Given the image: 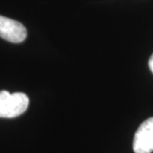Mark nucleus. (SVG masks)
Listing matches in <instances>:
<instances>
[{
	"mask_svg": "<svg viewBox=\"0 0 153 153\" xmlns=\"http://www.w3.org/2000/svg\"><path fill=\"white\" fill-rule=\"evenodd\" d=\"M27 35L26 27L21 22L0 16V38L14 44L23 42Z\"/></svg>",
	"mask_w": 153,
	"mask_h": 153,
	"instance_id": "nucleus-3",
	"label": "nucleus"
},
{
	"mask_svg": "<svg viewBox=\"0 0 153 153\" xmlns=\"http://www.w3.org/2000/svg\"><path fill=\"white\" fill-rule=\"evenodd\" d=\"M149 68L153 73V55L151 56V58L149 60Z\"/></svg>",
	"mask_w": 153,
	"mask_h": 153,
	"instance_id": "nucleus-4",
	"label": "nucleus"
},
{
	"mask_svg": "<svg viewBox=\"0 0 153 153\" xmlns=\"http://www.w3.org/2000/svg\"><path fill=\"white\" fill-rule=\"evenodd\" d=\"M133 149L134 153L153 152V117L144 121L134 134Z\"/></svg>",
	"mask_w": 153,
	"mask_h": 153,
	"instance_id": "nucleus-2",
	"label": "nucleus"
},
{
	"mask_svg": "<svg viewBox=\"0 0 153 153\" xmlns=\"http://www.w3.org/2000/svg\"><path fill=\"white\" fill-rule=\"evenodd\" d=\"M29 98L24 93L0 91V117L13 118L23 114L28 108Z\"/></svg>",
	"mask_w": 153,
	"mask_h": 153,
	"instance_id": "nucleus-1",
	"label": "nucleus"
}]
</instances>
